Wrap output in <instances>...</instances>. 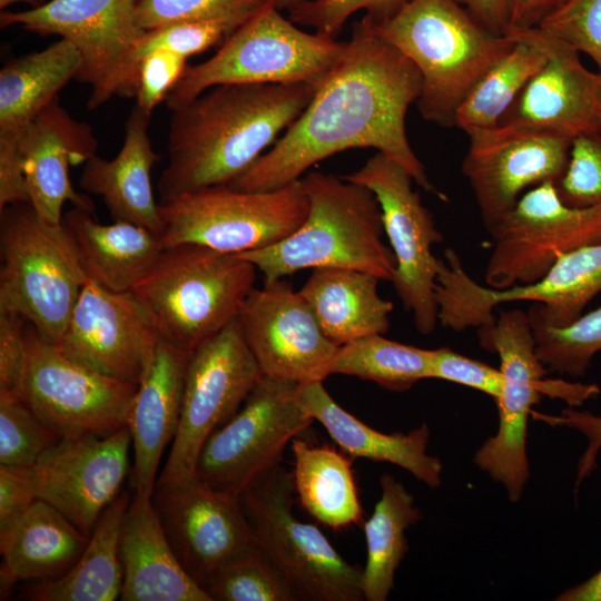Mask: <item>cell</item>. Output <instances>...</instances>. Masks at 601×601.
Here are the masks:
<instances>
[{
    "mask_svg": "<svg viewBox=\"0 0 601 601\" xmlns=\"http://www.w3.org/2000/svg\"><path fill=\"white\" fill-rule=\"evenodd\" d=\"M555 186L570 206L601 205V135L573 139L568 166Z\"/></svg>",
    "mask_w": 601,
    "mask_h": 601,
    "instance_id": "cell-44",
    "label": "cell"
},
{
    "mask_svg": "<svg viewBox=\"0 0 601 601\" xmlns=\"http://www.w3.org/2000/svg\"><path fill=\"white\" fill-rule=\"evenodd\" d=\"M294 490L302 508L322 524L339 530L363 523L352 462L328 444L292 441Z\"/></svg>",
    "mask_w": 601,
    "mask_h": 601,
    "instance_id": "cell-33",
    "label": "cell"
},
{
    "mask_svg": "<svg viewBox=\"0 0 601 601\" xmlns=\"http://www.w3.org/2000/svg\"><path fill=\"white\" fill-rule=\"evenodd\" d=\"M186 57L169 50H156L138 61L137 104L148 115L166 100L183 77Z\"/></svg>",
    "mask_w": 601,
    "mask_h": 601,
    "instance_id": "cell-46",
    "label": "cell"
},
{
    "mask_svg": "<svg viewBox=\"0 0 601 601\" xmlns=\"http://www.w3.org/2000/svg\"><path fill=\"white\" fill-rule=\"evenodd\" d=\"M381 497L372 515L363 522L366 563L361 573L363 598L385 601L394 577L408 551L406 530L422 519L414 496L390 474L380 479Z\"/></svg>",
    "mask_w": 601,
    "mask_h": 601,
    "instance_id": "cell-35",
    "label": "cell"
},
{
    "mask_svg": "<svg viewBox=\"0 0 601 601\" xmlns=\"http://www.w3.org/2000/svg\"><path fill=\"white\" fill-rule=\"evenodd\" d=\"M150 116L135 106L126 121L118 155L111 160L90 157L83 164L79 186L102 198L114 221L139 225L160 237V205L151 186V168L160 155L149 137Z\"/></svg>",
    "mask_w": 601,
    "mask_h": 601,
    "instance_id": "cell-27",
    "label": "cell"
},
{
    "mask_svg": "<svg viewBox=\"0 0 601 601\" xmlns=\"http://www.w3.org/2000/svg\"><path fill=\"white\" fill-rule=\"evenodd\" d=\"M421 89L416 66L362 21L355 22L342 59L305 110L229 186L245 191L277 189L336 152L375 148L402 165L424 190L446 200L428 179L406 135V114Z\"/></svg>",
    "mask_w": 601,
    "mask_h": 601,
    "instance_id": "cell-1",
    "label": "cell"
},
{
    "mask_svg": "<svg viewBox=\"0 0 601 601\" xmlns=\"http://www.w3.org/2000/svg\"><path fill=\"white\" fill-rule=\"evenodd\" d=\"M130 445L128 426L60 439L27 467L36 499L55 506L90 536L105 509L120 494Z\"/></svg>",
    "mask_w": 601,
    "mask_h": 601,
    "instance_id": "cell-21",
    "label": "cell"
},
{
    "mask_svg": "<svg viewBox=\"0 0 601 601\" xmlns=\"http://www.w3.org/2000/svg\"><path fill=\"white\" fill-rule=\"evenodd\" d=\"M256 269L239 255L180 244L165 248L131 292L162 341L194 352L239 316Z\"/></svg>",
    "mask_w": 601,
    "mask_h": 601,
    "instance_id": "cell-5",
    "label": "cell"
},
{
    "mask_svg": "<svg viewBox=\"0 0 601 601\" xmlns=\"http://www.w3.org/2000/svg\"><path fill=\"white\" fill-rule=\"evenodd\" d=\"M131 502L120 493L102 512L77 562L62 575L41 580L27 597L36 601H114L120 597L119 534Z\"/></svg>",
    "mask_w": 601,
    "mask_h": 601,
    "instance_id": "cell-32",
    "label": "cell"
},
{
    "mask_svg": "<svg viewBox=\"0 0 601 601\" xmlns=\"http://www.w3.org/2000/svg\"><path fill=\"white\" fill-rule=\"evenodd\" d=\"M380 282L378 277L356 269L315 268L299 293L325 336L341 347L390 329L394 305L380 296Z\"/></svg>",
    "mask_w": 601,
    "mask_h": 601,
    "instance_id": "cell-31",
    "label": "cell"
},
{
    "mask_svg": "<svg viewBox=\"0 0 601 601\" xmlns=\"http://www.w3.org/2000/svg\"><path fill=\"white\" fill-rule=\"evenodd\" d=\"M18 137L29 204L37 215L59 224L66 201L95 214L91 198L76 191L69 175L70 167L96 155L98 140L91 126L72 118L56 97Z\"/></svg>",
    "mask_w": 601,
    "mask_h": 601,
    "instance_id": "cell-24",
    "label": "cell"
},
{
    "mask_svg": "<svg viewBox=\"0 0 601 601\" xmlns=\"http://www.w3.org/2000/svg\"><path fill=\"white\" fill-rule=\"evenodd\" d=\"M278 10H289L292 9L299 0H267Z\"/></svg>",
    "mask_w": 601,
    "mask_h": 601,
    "instance_id": "cell-55",
    "label": "cell"
},
{
    "mask_svg": "<svg viewBox=\"0 0 601 601\" xmlns=\"http://www.w3.org/2000/svg\"><path fill=\"white\" fill-rule=\"evenodd\" d=\"M151 500L176 556L201 588L221 568L259 550L239 497L196 475L157 481Z\"/></svg>",
    "mask_w": 601,
    "mask_h": 601,
    "instance_id": "cell-19",
    "label": "cell"
},
{
    "mask_svg": "<svg viewBox=\"0 0 601 601\" xmlns=\"http://www.w3.org/2000/svg\"><path fill=\"white\" fill-rule=\"evenodd\" d=\"M431 378L444 380L483 392L496 400L502 392L501 370L449 347L432 349Z\"/></svg>",
    "mask_w": 601,
    "mask_h": 601,
    "instance_id": "cell-47",
    "label": "cell"
},
{
    "mask_svg": "<svg viewBox=\"0 0 601 601\" xmlns=\"http://www.w3.org/2000/svg\"><path fill=\"white\" fill-rule=\"evenodd\" d=\"M541 420L554 425H564L581 432L588 440V446L578 463L575 491L597 466V457L601 450V416L589 411L564 408L559 416L539 415Z\"/></svg>",
    "mask_w": 601,
    "mask_h": 601,
    "instance_id": "cell-51",
    "label": "cell"
},
{
    "mask_svg": "<svg viewBox=\"0 0 601 601\" xmlns=\"http://www.w3.org/2000/svg\"><path fill=\"white\" fill-rule=\"evenodd\" d=\"M248 19L219 18L181 21L142 33L137 42L135 60L138 61L156 50H169L188 58L223 43Z\"/></svg>",
    "mask_w": 601,
    "mask_h": 601,
    "instance_id": "cell-41",
    "label": "cell"
},
{
    "mask_svg": "<svg viewBox=\"0 0 601 601\" xmlns=\"http://www.w3.org/2000/svg\"><path fill=\"white\" fill-rule=\"evenodd\" d=\"M505 35L540 49L545 62L500 124L536 127L571 140L601 135V71L588 69L577 49L539 27L509 28Z\"/></svg>",
    "mask_w": 601,
    "mask_h": 601,
    "instance_id": "cell-23",
    "label": "cell"
},
{
    "mask_svg": "<svg viewBox=\"0 0 601 601\" xmlns=\"http://www.w3.org/2000/svg\"><path fill=\"white\" fill-rule=\"evenodd\" d=\"M472 87L461 102L454 127L466 134L496 127L530 79L545 62L536 47L519 40Z\"/></svg>",
    "mask_w": 601,
    "mask_h": 601,
    "instance_id": "cell-36",
    "label": "cell"
},
{
    "mask_svg": "<svg viewBox=\"0 0 601 601\" xmlns=\"http://www.w3.org/2000/svg\"><path fill=\"white\" fill-rule=\"evenodd\" d=\"M29 204L18 132L0 131V209Z\"/></svg>",
    "mask_w": 601,
    "mask_h": 601,
    "instance_id": "cell-50",
    "label": "cell"
},
{
    "mask_svg": "<svg viewBox=\"0 0 601 601\" xmlns=\"http://www.w3.org/2000/svg\"><path fill=\"white\" fill-rule=\"evenodd\" d=\"M18 2H27L37 6L35 0H0V8L3 10Z\"/></svg>",
    "mask_w": 601,
    "mask_h": 601,
    "instance_id": "cell-56",
    "label": "cell"
},
{
    "mask_svg": "<svg viewBox=\"0 0 601 601\" xmlns=\"http://www.w3.org/2000/svg\"><path fill=\"white\" fill-rule=\"evenodd\" d=\"M203 589L211 601H296L259 550L218 570Z\"/></svg>",
    "mask_w": 601,
    "mask_h": 601,
    "instance_id": "cell-39",
    "label": "cell"
},
{
    "mask_svg": "<svg viewBox=\"0 0 601 601\" xmlns=\"http://www.w3.org/2000/svg\"><path fill=\"white\" fill-rule=\"evenodd\" d=\"M89 538L55 506L37 499L0 538L1 599L19 582L65 574Z\"/></svg>",
    "mask_w": 601,
    "mask_h": 601,
    "instance_id": "cell-29",
    "label": "cell"
},
{
    "mask_svg": "<svg viewBox=\"0 0 601 601\" xmlns=\"http://www.w3.org/2000/svg\"><path fill=\"white\" fill-rule=\"evenodd\" d=\"M568 0H506L509 28H535ZM508 28V29H509Z\"/></svg>",
    "mask_w": 601,
    "mask_h": 601,
    "instance_id": "cell-52",
    "label": "cell"
},
{
    "mask_svg": "<svg viewBox=\"0 0 601 601\" xmlns=\"http://www.w3.org/2000/svg\"><path fill=\"white\" fill-rule=\"evenodd\" d=\"M262 376L238 317L196 348L187 367L178 430L157 481L194 476L206 440L236 414Z\"/></svg>",
    "mask_w": 601,
    "mask_h": 601,
    "instance_id": "cell-17",
    "label": "cell"
},
{
    "mask_svg": "<svg viewBox=\"0 0 601 601\" xmlns=\"http://www.w3.org/2000/svg\"><path fill=\"white\" fill-rule=\"evenodd\" d=\"M0 314H17L57 344L89 280L63 224L41 219L30 204L0 209Z\"/></svg>",
    "mask_w": 601,
    "mask_h": 601,
    "instance_id": "cell-6",
    "label": "cell"
},
{
    "mask_svg": "<svg viewBox=\"0 0 601 601\" xmlns=\"http://www.w3.org/2000/svg\"><path fill=\"white\" fill-rule=\"evenodd\" d=\"M160 339L149 312L132 292H111L89 279L56 345L93 372L138 385Z\"/></svg>",
    "mask_w": 601,
    "mask_h": 601,
    "instance_id": "cell-20",
    "label": "cell"
},
{
    "mask_svg": "<svg viewBox=\"0 0 601 601\" xmlns=\"http://www.w3.org/2000/svg\"><path fill=\"white\" fill-rule=\"evenodd\" d=\"M92 215L73 207L62 217L88 278L111 292H131L164 252L160 237L131 223L100 224Z\"/></svg>",
    "mask_w": 601,
    "mask_h": 601,
    "instance_id": "cell-30",
    "label": "cell"
},
{
    "mask_svg": "<svg viewBox=\"0 0 601 601\" xmlns=\"http://www.w3.org/2000/svg\"><path fill=\"white\" fill-rule=\"evenodd\" d=\"M432 349L403 344L382 334L365 336L341 347L332 374L371 381L381 387L404 392L418 381L431 378Z\"/></svg>",
    "mask_w": 601,
    "mask_h": 601,
    "instance_id": "cell-37",
    "label": "cell"
},
{
    "mask_svg": "<svg viewBox=\"0 0 601 601\" xmlns=\"http://www.w3.org/2000/svg\"><path fill=\"white\" fill-rule=\"evenodd\" d=\"M489 30L505 35L510 20L506 0H455Z\"/></svg>",
    "mask_w": 601,
    "mask_h": 601,
    "instance_id": "cell-53",
    "label": "cell"
},
{
    "mask_svg": "<svg viewBox=\"0 0 601 601\" xmlns=\"http://www.w3.org/2000/svg\"><path fill=\"white\" fill-rule=\"evenodd\" d=\"M317 89L305 82L225 83L173 109L160 203L229 185L277 141Z\"/></svg>",
    "mask_w": 601,
    "mask_h": 601,
    "instance_id": "cell-2",
    "label": "cell"
},
{
    "mask_svg": "<svg viewBox=\"0 0 601 601\" xmlns=\"http://www.w3.org/2000/svg\"><path fill=\"white\" fill-rule=\"evenodd\" d=\"M361 21L416 66L422 77L418 110L426 121L444 128L454 127L465 96L514 46L455 0H411L381 23Z\"/></svg>",
    "mask_w": 601,
    "mask_h": 601,
    "instance_id": "cell-3",
    "label": "cell"
},
{
    "mask_svg": "<svg viewBox=\"0 0 601 601\" xmlns=\"http://www.w3.org/2000/svg\"><path fill=\"white\" fill-rule=\"evenodd\" d=\"M78 49L60 38L41 51L7 62L0 71V131L19 132L76 78Z\"/></svg>",
    "mask_w": 601,
    "mask_h": 601,
    "instance_id": "cell-34",
    "label": "cell"
},
{
    "mask_svg": "<svg viewBox=\"0 0 601 601\" xmlns=\"http://www.w3.org/2000/svg\"><path fill=\"white\" fill-rule=\"evenodd\" d=\"M411 0H299L288 10L290 20L335 38L346 20L365 10L364 21L381 23L396 14Z\"/></svg>",
    "mask_w": 601,
    "mask_h": 601,
    "instance_id": "cell-43",
    "label": "cell"
},
{
    "mask_svg": "<svg viewBox=\"0 0 601 601\" xmlns=\"http://www.w3.org/2000/svg\"><path fill=\"white\" fill-rule=\"evenodd\" d=\"M346 42L298 29L270 2L238 27L208 60L186 68L165 102L170 110L225 83L305 82L319 87Z\"/></svg>",
    "mask_w": 601,
    "mask_h": 601,
    "instance_id": "cell-8",
    "label": "cell"
},
{
    "mask_svg": "<svg viewBox=\"0 0 601 601\" xmlns=\"http://www.w3.org/2000/svg\"><path fill=\"white\" fill-rule=\"evenodd\" d=\"M238 318L263 375L299 385L331 375L338 346L325 336L299 290L284 278L254 287Z\"/></svg>",
    "mask_w": 601,
    "mask_h": 601,
    "instance_id": "cell-22",
    "label": "cell"
},
{
    "mask_svg": "<svg viewBox=\"0 0 601 601\" xmlns=\"http://www.w3.org/2000/svg\"><path fill=\"white\" fill-rule=\"evenodd\" d=\"M601 292V242L561 256L536 282L494 289L474 280L452 248L444 252L436 284L437 318L456 332L494 323L493 309L504 303L530 300V318L551 327L577 321Z\"/></svg>",
    "mask_w": 601,
    "mask_h": 601,
    "instance_id": "cell-10",
    "label": "cell"
},
{
    "mask_svg": "<svg viewBox=\"0 0 601 601\" xmlns=\"http://www.w3.org/2000/svg\"><path fill=\"white\" fill-rule=\"evenodd\" d=\"M159 205L164 248L197 244L234 255L277 244L308 211L302 179L266 191L211 186Z\"/></svg>",
    "mask_w": 601,
    "mask_h": 601,
    "instance_id": "cell-11",
    "label": "cell"
},
{
    "mask_svg": "<svg viewBox=\"0 0 601 601\" xmlns=\"http://www.w3.org/2000/svg\"><path fill=\"white\" fill-rule=\"evenodd\" d=\"M484 282L494 289L539 280L564 254L601 242V205L565 204L554 181L526 190L489 231Z\"/></svg>",
    "mask_w": 601,
    "mask_h": 601,
    "instance_id": "cell-15",
    "label": "cell"
},
{
    "mask_svg": "<svg viewBox=\"0 0 601 601\" xmlns=\"http://www.w3.org/2000/svg\"><path fill=\"white\" fill-rule=\"evenodd\" d=\"M267 0H138L136 22L144 30L191 20L249 19Z\"/></svg>",
    "mask_w": 601,
    "mask_h": 601,
    "instance_id": "cell-42",
    "label": "cell"
},
{
    "mask_svg": "<svg viewBox=\"0 0 601 601\" xmlns=\"http://www.w3.org/2000/svg\"><path fill=\"white\" fill-rule=\"evenodd\" d=\"M24 344L18 397L60 439L127 426L137 384L76 363L30 323L24 326Z\"/></svg>",
    "mask_w": 601,
    "mask_h": 601,
    "instance_id": "cell-14",
    "label": "cell"
},
{
    "mask_svg": "<svg viewBox=\"0 0 601 601\" xmlns=\"http://www.w3.org/2000/svg\"><path fill=\"white\" fill-rule=\"evenodd\" d=\"M138 0H50L29 10L4 11L1 28L19 26L70 41L81 56L77 79L89 85L88 108L115 96L136 97V46L142 33L136 22Z\"/></svg>",
    "mask_w": 601,
    "mask_h": 601,
    "instance_id": "cell-12",
    "label": "cell"
},
{
    "mask_svg": "<svg viewBox=\"0 0 601 601\" xmlns=\"http://www.w3.org/2000/svg\"><path fill=\"white\" fill-rule=\"evenodd\" d=\"M481 346L497 354L503 375L495 400L499 425L474 455V463L503 484L512 502L520 500L529 479L526 455L528 421L532 407L544 394L580 406L599 394L597 384L545 380L548 368L540 361L528 312L501 311L492 325L477 329Z\"/></svg>",
    "mask_w": 601,
    "mask_h": 601,
    "instance_id": "cell-7",
    "label": "cell"
},
{
    "mask_svg": "<svg viewBox=\"0 0 601 601\" xmlns=\"http://www.w3.org/2000/svg\"><path fill=\"white\" fill-rule=\"evenodd\" d=\"M36 500L27 467L0 465V538Z\"/></svg>",
    "mask_w": 601,
    "mask_h": 601,
    "instance_id": "cell-49",
    "label": "cell"
},
{
    "mask_svg": "<svg viewBox=\"0 0 601 601\" xmlns=\"http://www.w3.org/2000/svg\"><path fill=\"white\" fill-rule=\"evenodd\" d=\"M292 472L282 465L239 496L258 549L296 601H361L362 570L348 563L315 525L293 511Z\"/></svg>",
    "mask_w": 601,
    "mask_h": 601,
    "instance_id": "cell-9",
    "label": "cell"
},
{
    "mask_svg": "<svg viewBox=\"0 0 601 601\" xmlns=\"http://www.w3.org/2000/svg\"><path fill=\"white\" fill-rule=\"evenodd\" d=\"M466 135L469 148L462 173L487 231L528 188L561 178L573 141L550 130L510 124Z\"/></svg>",
    "mask_w": 601,
    "mask_h": 601,
    "instance_id": "cell-18",
    "label": "cell"
},
{
    "mask_svg": "<svg viewBox=\"0 0 601 601\" xmlns=\"http://www.w3.org/2000/svg\"><path fill=\"white\" fill-rule=\"evenodd\" d=\"M298 385L263 375L236 414L206 440L195 475L239 497L279 466L288 443L314 422L297 401Z\"/></svg>",
    "mask_w": 601,
    "mask_h": 601,
    "instance_id": "cell-13",
    "label": "cell"
},
{
    "mask_svg": "<svg viewBox=\"0 0 601 601\" xmlns=\"http://www.w3.org/2000/svg\"><path fill=\"white\" fill-rule=\"evenodd\" d=\"M539 28L589 56L601 71V0H568Z\"/></svg>",
    "mask_w": 601,
    "mask_h": 601,
    "instance_id": "cell-45",
    "label": "cell"
},
{
    "mask_svg": "<svg viewBox=\"0 0 601 601\" xmlns=\"http://www.w3.org/2000/svg\"><path fill=\"white\" fill-rule=\"evenodd\" d=\"M342 177L367 187L376 196L384 234L396 260L391 283L405 311L412 314L416 329L431 334L439 323L435 284L441 262L433 255L432 246L441 243L443 235L413 189V177L382 152Z\"/></svg>",
    "mask_w": 601,
    "mask_h": 601,
    "instance_id": "cell-16",
    "label": "cell"
},
{
    "mask_svg": "<svg viewBox=\"0 0 601 601\" xmlns=\"http://www.w3.org/2000/svg\"><path fill=\"white\" fill-rule=\"evenodd\" d=\"M17 314H0V396L18 397L24 365V326Z\"/></svg>",
    "mask_w": 601,
    "mask_h": 601,
    "instance_id": "cell-48",
    "label": "cell"
},
{
    "mask_svg": "<svg viewBox=\"0 0 601 601\" xmlns=\"http://www.w3.org/2000/svg\"><path fill=\"white\" fill-rule=\"evenodd\" d=\"M297 401L318 421L342 452L352 459L386 462L410 472L428 487L441 484L442 462L427 453L430 428L423 423L408 433L386 434L374 430L344 410L323 382L298 385Z\"/></svg>",
    "mask_w": 601,
    "mask_h": 601,
    "instance_id": "cell-28",
    "label": "cell"
},
{
    "mask_svg": "<svg viewBox=\"0 0 601 601\" xmlns=\"http://www.w3.org/2000/svg\"><path fill=\"white\" fill-rule=\"evenodd\" d=\"M59 441L19 397L0 396V465L32 466Z\"/></svg>",
    "mask_w": 601,
    "mask_h": 601,
    "instance_id": "cell-40",
    "label": "cell"
},
{
    "mask_svg": "<svg viewBox=\"0 0 601 601\" xmlns=\"http://www.w3.org/2000/svg\"><path fill=\"white\" fill-rule=\"evenodd\" d=\"M308 199L304 221L286 238L240 254L264 283L306 268H349L392 282L396 260L384 240L380 203L367 187L321 171L300 178Z\"/></svg>",
    "mask_w": 601,
    "mask_h": 601,
    "instance_id": "cell-4",
    "label": "cell"
},
{
    "mask_svg": "<svg viewBox=\"0 0 601 601\" xmlns=\"http://www.w3.org/2000/svg\"><path fill=\"white\" fill-rule=\"evenodd\" d=\"M191 354L160 339L138 384L127 426L134 447L136 495L140 497L152 496L162 452L176 436Z\"/></svg>",
    "mask_w": 601,
    "mask_h": 601,
    "instance_id": "cell-25",
    "label": "cell"
},
{
    "mask_svg": "<svg viewBox=\"0 0 601 601\" xmlns=\"http://www.w3.org/2000/svg\"><path fill=\"white\" fill-rule=\"evenodd\" d=\"M121 601H211L176 556L152 500L135 494L119 534Z\"/></svg>",
    "mask_w": 601,
    "mask_h": 601,
    "instance_id": "cell-26",
    "label": "cell"
},
{
    "mask_svg": "<svg viewBox=\"0 0 601 601\" xmlns=\"http://www.w3.org/2000/svg\"><path fill=\"white\" fill-rule=\"evenodd\" d=\"M555 600L601 601V570L584 582L566 589Z\"/></svg>",
    "mask_w": 601,
    "mask_h": 601,
    "instance_id": "cell-54",
    "label": "cell"
},
{
    "mask_svg": "<svg viewBox=\"0 0 601 601\" xmlns=\"http://www.w3.org/2000/svg\"><path fill=\"white\" fill-rule=\"evenodd\" d=\"M530 323L536 354L548 371L581 377L601 352V307L565 327L546 326L532 318Z\"/></svg>",
    "mask_w": 601,
    "mask_h": 601,
    "instance_id": "cell-38",
    "label": "cell"
}]
</instances>
